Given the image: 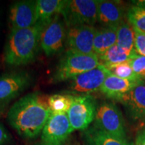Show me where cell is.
I'll return each instance as SVG.
<instances>
[{"label": "cell", "instance_id": "cell-1", "mask_svg": "<svg viewBox=\"0 0 145 145\" xmlns=\"http://www.w3.org/2000/svg\"><path fill=\"white\" fill-rule=\"evenodd\" d=\"M48 100V96L40 92L27 94L10 108L7 115L8 123L22 137L35 138L52 114Z\"/></svg>", "mask_w": 145, "mask_h": 145}, {"label": "cell", "instance_id": "cell-2", "mask_svg": "<svg viewBox=\"0 0 145 145\" xmlns=\"http://www.w3.org/2000/svg\"><path fill=\"white\" fill-rule=\"evenodd\" d=\"M48 22H37L29 28L10 30L5 47V62L12 66L32 63L37 55L42 32Z\"/></svg>", "mask_w": 145, "mask_h": 145}, {"label": "cell", "instance_id": "cell-3", "mask_svg": "<svg viewBox=\"0 0 145 145\" xmlns=\"http://www.w3.org/2000/svg\"><path fill=\"white\" fill-rule=\"evenodd\" d=\"M100 65L95 54H83L67 50L60 59L51 82L59 83L72 79L76 76L93 69Z\"/></svg>", "mask_w": 145, "mask_h": 145}, {"label": "cell", "instance_id": "cell-4", "mask_svg": "<svg viewBox=\"0 0 145 145\" xmlns=\"http://www.w3.org/2000/svg\"><path fill=\"white\" fill-rule=\"evenodd\" d=\"M97 0H69L65 1L61 16L67 28L88 25L93 26L97 22Z\"/></svg>", "mask_w": 145, "mask_h": 145}, {"label": "cell", "instance_id": "cell-5", "mask_svg": "<svg viewBox=\"0 0 145 145\" xmlns=\"http://www.w3.org/2000/svg\"><path fill=\"white\" fill-rule=\"evenodd\" d=\"M93 126L109 135L127 140L122 114L112 103L104 102L97 107Z\"/></svg>", "mask_w": 145, "mask_h": 145}, {"label": "cell", "instance_id": "cell-6", "mask_svg": "<svg viewBox=\"0 0 145 145\" xmlns=\"http://www.w3.org/2000/svg\"><path fill=\"white\" fill-rule=\"evenodd\" d=\"M67 27L61 14H57L45 26L42 32L40 47L47 57L59 54L65 46Z\"/></svg>", "mask_w": 145, "mask_h": 145}, {"label": "cell", "instance_id": "cell-7", "mask_svg": "<svg viewBox=\"0 0 145 145\" xmlns=\"http://www.w3.org/2000/svg\"><path fill=\"white\" fill-rule=\"evenodd\" d=\"M97 108L95 99L91 95L75 96L67 112L69 120L73 130H86L95 120Z\"/></svg>", "mask_w": 145, "mask_h": 145}, {"label": "cell", "instance_id": "cell-8", "mask_svg": "<svg viewBox=\"0 0 145 145\" xmlns=\"http://www.w3.org/2000/svg\"><path fill=\"white\" fill-rule=\"evenodd\" d=\"M73 131L67 113L51 114L42 131V144H64Z\"/></svg>", "mask_w": 145, "mask_h": 145}, {"label": "cell", "instance_id": "cell-9", "mask_svg": "<svg viewBox=\"0 0 145 145\" xmlns=\"http://www.w3.org/2000/svg\"><path fill=\"white\" fill-rule=\"evenodd\" d=\"M32 78L25 71H14L0 77V106L16 98L30 86Z\"/></svg>", "mask_w": 145, "mask_h": 145}, {"label": "cell", "instance_id": "cell-10", "mask_svg": "<svg viewBox=\"0 0 145 145\" xmlns=\"http://www.w3.org/2000/svg\"><path fill=\"white\" fill-rule=\"evenodd\" d=\"M111 72L106 67L100 64L97 67L76 76L71 79L70 89L82 95H89L100 89L105 79Z\"/></svg>", "mask_w": 145, "mask_h": 145}, {"label": "cell", "instance_id": "cell-11", "mask_svg": "<svg viewBox=\"0 0 145 145\" xmlns=\"http://www.w3.org/2000/svg\"><path fill=\"white\" fill-rule=\"evenodd\" d=\"M96 31L97 29L93 26L88 25L67 28V50L83 54H93V40Z\"/></svg>", "mask_w": 145, "mask_h": 145}, {"label": "cell", "instance_id": "cell-12", "mask_svg": "<svg viewBox=\"0 0 145 145\" xmlns=\"http://www.w3.org/2000/svg\"><path fill=\"white\" fill-rule=\"evenodd\" d=\"M118 101L124 105L133 122L145 124V83L141 81Z\"/></svg>", "mask_w": 145, "mask_h": 145}, {"label": "cell", "instance_id": "cell-13", "mask_svg": "<svg viewBox=\"0 0 145 145\" xmlns=\"http://www.w3.org/2000/svg\"><path fill=\"white\" fill-rule=\"evenodd\" d=\"M10 27L11 30L27 28L36 22V1H20L10 7Z\"/></svg>", "mask_w": 145, "mask_h": 145}, {"label": "cell", "instance_id": "cell-14", "mask_svg": "<svg viewBox=\"0 0 145 145\" xmlns=\"http://www.w3.org/2000/svg\"><path fill=\"white\" fill-rule=\"evenodd\" d=\"M126 14L122 3L98 0L97 22L103 27H118L125 20Z\"/></svg>", "mask_w": 145, "mask_h": 145}, {"label": "cell", "instance_id": "cell-15", "mask_svg": "<svg viewBox=\"0 0 145 145\" xmlns=\"http://www.w3.org/2000/svg\"><path fill=\"white\" fill-rule=\"evenodd\" d=\"M141 81H142V79H124L110 74L105 79L100 91L108 98L118 101L123 95L137 86Z\"/></svg>", "mask_w": 145, "mask_h": 145}, {"label": "cell", "instance_id": "cell-16", "mask_svg": "<svg viewBox=\"0 0 145 145\" xmlns=\"http://www.w3.org/2000/svg\"><path fill=\"white\" fill-rule=\"evenodd\" d=\"M118 27H102L96 31L93 40V52L99 56L117 42Z\"/></svg>", "mask_w": 145, "mask_h": 145}, {"label": "cell", "instance_id": "cell-17", "mask_svg": "<svg viewBox=\"0 0 145 145\" xmlns=\"http://www.w3.org/2000/svg\"><path fill=\"white\" fill-rule=\"evenodd\" d=\"M89 145H133L128 140L114 137L93 126L85 132Z\"/></svg>", "mask_w": 145, "mask_h": 145}, {"label": "cell", "instance_id": "cell-18", "mask_svg": "<svg viewBox=\"0 0 145 145\" xmlns=\"http://www.w3.org/2000/svg\"><path fill=\"white\" fill-rule=\"evenodd\" d=\"M116 44L130 55H133L136 52L135 50V29L127 20H124L118 26Z\"/></svg>", "mask_w": 145, "mask_h": 145}, {"label": "cell", "instance_id": "cell-19", "mask_svg": "<svg viewBox=\"0 0 145 145\" xmlns=\"http://www.w3.org/2000/svg\"><path fill=\"white\" fill-rule=\"evenodd\" d=\"M65 1L38 0L36 1V22H48L61 13Z\"/></svg>", "mask_w": 145, "mask_h": 145}, {"label": "cell", "instance_id": "cell-20", "mask_svg": "<svg viewBox=\"0 0 145 145\" xmlns=\"http://www.w3.org/2000/svg\"><path fill=\"white\" fill-rule=\"evenodd\" d=\"M132 57V55L127 54L116 44L107 50L104 54L98 56V58L100 64L106 67L111 65L128 62Z\"/></svg>", "mask_w": 145, "mask_h": 145}, {"label": "cell", "instance_id": "cell-21", "mask_svg": "<svg viewBox=\"0 0 145 145\" xmlns=\"http://www.w3.org/2000/svg\"><path fill=\"white\" fill-rule=\"evenodd\" d=\"M75 96L69 94H54L48 97V106L52 114L67 113Z\"/></svg>", "mask_w": 145, "mask_h": 145}, {"label": "cell", "instance_id": "cell-22", "mask_svg": "<svg viewBox=\"0 0 145 145\" xmlns=\"http://www.w3.org/2000/svg\"><path fill=\"white\" fill-rule=\"evenodd\" d=\"M126 17L134 28L145 32V8L133 5L128 9Z\"/></svg>", "mask_w": 145, "mask_h": 145}, {"label": "cell", "instance_id": "cell-23", "mask_svg": "<svg viewBox=\"0 0 145 145\" xmlns=\"http://www.w3.org/2000/svg\"><path fill=\"white\" fill-rule=\"evenodd\" d=\"M106 68L112 75L117 76L122 79H130V80L141 79L140 77L136 75L135 72L132 70L129 61L106 67Z\"/></svg>", "mask_w": 145, "mask_h": 145}, {"label": "cell", "instance_id": "cell-24", "mask_svg": "<svg viewBox=\"0 0 145 145\" xmlns=\"http://www.w3.org/2000/svg\"><path fill=\"white\" fill-rule=\"evenodd\" d=\"M132 70L138 77L145 80V57L135 52L129 61Z\"/></svg>", "mask_w": 145, "mask_h": 145}, {"label": "cell", "instance_id": "cell-25", "mask_svg": "<svg viewBox=\"0 0 145 145\" xmlns=\"http://www.w3.org/2000/svg\"><path fill=\"white\" fill-rule=\"evenodd\" d=\"M134 29L135 51L137 54L145 57V32L137 28H134Z\"/></svg>", "mask_w": 145, "mask_h": 145}, {"label": "cell", "instance_id": "cell-26", "mask_svg": "<svg viewBox=\"0 0 145 145\" xmlns=\"http://www.w3.org/2000/svg\"><path fill=\"white\" fill-rule=\"evenodd\" d=\"M1 106H0L1 107ZM0 109V112H1ZM10 136L5 127L0 123V145H5L10 142Z\"/></svg>", "mask_w": 145, "mask_h": 145}, {"label": "cell", "instance_id": "cell-27", "mask_svg": "<svg viewBox=\"0 0 145 145\" xmlns=\"http://www.w3.org/2000/svg\"><path fill=\"white\" fill-rule=\"evenodd\" d=\"M133 145H145V128L138 132Z\"/></svg>", "mask_w": 145, "mask_h": 145}, {"label": "cell", "instance_id": "cell-28", "mask_svg": "<svg viewBox=\"0 0 145 145\" xmlns=\"http://www.w3.org/2000/svg\"><path fill=\"white\" fill-rule=\"evenodd\" d=\"M133 5L139 8H145V0H137V1H131Z\"/></svg>", "mask_w": 145, "mask_h": 145}, {"label": "cell", "instance_id": "cell-29", "mask_svg": "<svg viewBox=\"0 0 145 145\" xmlns=\"http://www.w3.org/2000/svg\"><path fill=\"white\" fill-rule=\"evenodd\" d=\"M61 145H68V144H65V143H64V144H61Z\"/></svg>", "mask_w": 145, "mask_h": 145}, {"label": "cell", "instance_id": "cell-30", "mask_svg": "<svg viewBox=\"0 0 145 145\" xmlns=\"http://www.w3.org/2000/svg\"><path fill=\"white\" fill-rule=\"evenodd\" d=\"M144 128H145V124H144Z\"/></svg>", "mask_w": 145, "mask_h": 145}, {"label": "cell", "instance_id": "cell-31", "mask_svg": "<svg viewBox=\"0 0 145 145\" xmlns=\"http://www.w3.org/2000/svg\"><path fill=\"white\" fill-rule=\"evenodd\" d=\"M144 83H145V80H144Z\"/></svg>", "mask_w": 145, "mask_h": 145}]
</instances>
